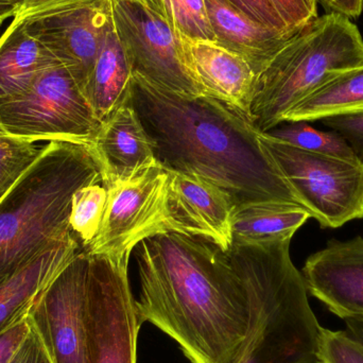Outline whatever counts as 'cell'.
<instances>
[{"instance_id":"obj_1","label":"cell","mask_w":363,"mask_h":363,"mask_svg":"<svg viewBox=\"0 0 363 363\" xmlns=\"http://www.w3.org/2000/svg\"><path fill=\"white\" fill-rule=\"evenodd\" d=\"M140 324L178 343L191 363H233L245 342L250 309L228 253L200 237L168 232L135 247Z\"/></svg>"},{"instance_id":"obj_2","label":"cell","mask_w":363,"mask_h":363,"mask_svg":"<svg viewBox=\"0 0 363 363\" xmlns=\"http://www.w3.org/2000/svg\"><path fill=\"white\" fill-rule=\"evenodd\" d=\"M129 102L168 172L200 177L237 207L286 204L305 208L260 140L253 121L222 102L179 95L133 74Z\"/></svg>"},{"instance_id":"obj_3","label":"cell","mask_w":363,"mask_h":363,"mask_svg":"<svg viewBox=\"0 0 363 363\" xmlns=\"http://www.w3.org/2000/svg\"><path fill=\"white\" fill-rule=\"evenodd\" d=\"M99 183L101 172L91 147L63 142L44 147L0 198V285L40 254L76 238L69 221L72 196Z\"/></svg>"},{"instance_id":"obj_4","label":"cell","mask_w":363,"mask_h":363,"mask_svg":"<svg viewBox=\"0 0 363 363\" xmlns=\"http://www.w3.org/2000/svg\"><path fill=\"white\" fill-rule=\"evenodd\" d=\"M291 239L233 245L226 252L250 309L249 330L233 363H315L322 326L292 262Z\"/></svg>"},{"instance_id":"obj_5","label":"cell","mask_w":363,"mask_h":363,"mask_svg":"<svg viewBox=\"0 0 363 363\" xmlns=\"http://www.w3.org/2000/svg\"><path fill=\"white\" fill-rule=\"evenodd\" d=\"M363 66L357 26L338 12L318 16L296 30L256 76L251 115L262 133L339 72Z\"/></svg>"},{"instance_id":"obj_6","label":"cell","mask_w":363,"mask_h":363,"mask_svg":"<svg viewBox=\"0 0 363 363\" xmlns=\"http://www.w3.org/2000/svg\"><path fill=\"white\" fill-rule=\"evenodd\" d=\"M101 121L72 72L49 67L25 91L0 100V127L27 142H63L93 148Z\"/></svg>"},{"instance_id":"obj_7","label":"cell","mask_w":363,"mask_h":363,"mask_svg":"<svg viewBox=\"0 0 363 363\" xmlns=\"http://www.w3.org/2000/svg\"><path fill=\"white\" fill-rule=\"evenodd\" d=\"M306 211L324 228L363 218V161L309 152L260 133Z\"/></svg>"},{"instance_id":"obj_8","label":"cell","mask_w":363,"mask_h":363,"mask_svg":"<svg viewBox=\"0 0 363 363\" xmlns=\"http://www.w3.org/2000/svg\"><path fill=\"white\" fill-rule=\"evenodd\" d=\"M101 225L84 250L115 262H129L145 239L168 233L166 199L168 172L157 162L127 180L112 184Z\"/></svg>"},{"instance_id":"obj_9","label":"cell","mask_w":363,"mask_h":363,"mask_svg":"<svg viewBox=\"0 0 363 363\" xmlns=\"http://www.w3.org/2000/svg\"><path fill=\"white\" fill-rule=\"evenodd\" d=\"M113 25L133 74L179 95H202L180 33L143 0H110Z\"/></svg>"},{"instance_id":"obj_10","label":"cell","mask_w":363,"mask_h":363,"mask_svg":"<svg viewBox=\"0 0 363 363\" xmlns=\"http://www.w3.org/2000/svg\"><path fill=\"white\" fill-rule=\"evenodd\" d=\"M87 294L91 363H138L140 324L130 286L129 262L91 255Z\"/></svg>"},{"instance_id":"obj_11","label":"cell","mask_w":363,"mask_h":363,"mask_svg":"<svg viewBox=\"0 0 363 363\" xmlns=\"http://www.w3.org/2000/svg\"><path fill=\"white\" fill-rule=\"evenodd\" d=\"M89 264V254L79 251L28 313V321L52 363H91L87 342Z\"/></svg>"},{"instance_id":"obj_12","label":"cell","mask_w":363,"mask_h":363,"mask_svg":"<svg viewBox=\"0 0 363 363\" xmlns=\"http://www.w3.org/2000/svg\"><path fill=\"white\" fill-rule=\"evenodd\" d=\"M26 31L72 72L84 91L106 28L110 0L45 9L21 15Z\"/></svg>"},{"instance_id":"obj_13","label":"cell","mask_w":363,"mask_h":363,"mask_svg":"<svg viewBox=\"0 0 363 363\" xmlns=\"http://www.w3.org/2000/svg\"><path fill=\"white\" fill-rule=\"evenodd\" d=\"M166 230L206 239L230 251L233 245L234 200L200 177L168 172Z\"/></svg>"},{"instance_id":"obj_14","label":"cell","mask_w":363,"mask_h":363,"mask_svg":"<svg viewBox=\"0 0 363 363\" xmlns=\"http://www.w3.org/2000/svg\"><path fill=\"white\" fill-rule=\"evenodd\" d=\"M307 292L345 322L363 324V238L328 241L307 258Z\"/></svg>"},{"instance_id":"obj_15","label":"cell","mask_w":363,"mask_h":363,"mask_svg":"<svg viewBox=\"0 0 363 363\" xmlns=\"http://www.w3.org/2000/svg\"><path fill=\"white\" fill-rule=\"evenodd\" d=\"M182 36L188 67L202 95L208 96L252 119L256 72L238 53L217 42Z\"/></svg>"},{"instance_id":"obj_16","label":"cell","mask_w":363,"mask_h":363,"mask_svg":"<svg viewBox=\"0 0 363 363\" xmlns=\"http://www.w3.org/2000/svg\"><path fill=\"white\" fill-rule=\"evenodd\" d=\"M93 150L106 188L157 162L148 134L129 99L102 121Z\"/></svg>"},{"instance_id":"obj_17","label":"cell","mask_w":363,"mask_h":363,"mask_svg":"<svg viewBox=\"0 0 363 363\" xmlns=\"http://www.w3.org/2000/svg\"><path fill=\"white\" fill-rule=\"evenodd\" d=\"M216 42L242 55L256 74L270 61L292 33L268 27L245 14L228 0H204Z\"/></svg>"},{"instance_id":"obj_18","label":"cell","mask_w":363,"mask_h":363,"mask_svg":"<svg viewBox=\"0 0 363 363\" xmlns=\"http://www.w3.org/2000/svg\"><path fill=\"white\" fill-rule=\"evenodd\" d=\"M80 250L76 238L59 243L0 285V335L27 317L36 298Z\"/></svg>"},{"instance_id":"obj_19","label":"cell","mask_w":363,"mask_h":363,"mask_svg":"<svg viewBox=\"0 0 363 363\" xmlns=\"http://www.w3.org/2000/svg\"><path fill=\"white\" fill-rule=\"evenodd\" d=\"M132 78L131 65L112 19L84 86L85 96L101 123L129 99Z\"/></svg>"},{"instance_id":"obj_20","label":"cell","mask_w":363,"mask_h":363,"mask_svg":"<svg viewBox=\"0 0 363 363\" xmlns=\"http://www.w3.org/2000/svg\"><path fill=\"white\" fill-rule=\"evenodd\" d=\"M57 64L61 63L14 17L0 38V100L25 91L40 72Z\"/></svg>"},{"instance_id":"obj_21","label":"cell","mask_w":363,"mask_h":363,"mask_svg":"<svg viewBox=\"0 0 363 363\" xmlns=\"http://www.w3.org/2000/svg\"><path fill=\"white\" fill-rule=\"evenodd\" d=\"M363 113V66L339 72L296 104L284 123L322 121Z\"/></svg>"},{"instance_id":"obj_22","label":"cell","mask_w":363,"mask_h":363,"mask_svg":"<svg viewBox=\"0 0 363 363\" xmlns=\"http://www.w3.org/2000/svg\"><path fill=\"white\" fill-rule=\"evenodd\" d=\"M311 218L302 207L253 204L237 207L233 218V245H258L294 237Z\"/></svg>"},{"instance_id":"obj_23","label":"cell","mask_w":363,"mask_h":363,"mask_svg":"<svg viewBox=\"0 0 363 363\" xmlns=\"http://www.w3.org/2000/svg\"><path fill=\"white\" fill-rule=\"evenodd\" d=\"M271 138L309 152L333 155L343 159H359L349 143L337 132H323L306 121H294L266 132Z\"/></svg>"},{"instance_id":"obj_24","label":"cell","mask_w":363,"mask_h":363,"mask_svg":"<svg viewBox=\"0 0 363 363\" xmlns=\"http://www.w3.org/2000/svg\"><path fill=\"white\" fill-rule=\"evenodd\" d=\"M181 35L216 42L204 0H143Z\"/></svg>"},{"instance_id":"obj_25","label":"cell","mask_w":363,"mask_h":363,"mask_svg":"<svg viewBox=\"0 0 363 363\" xmlns=\"http://www.w3.org/2000/svg\"><path fill=\"white\" fill-rule=\"evenodd\" d=\"M106 200L108 189L101 183L84 186L72 196L70 228L81 250L86 249L97 235Z\"/></svg>"},{"instance_id":"obj_26","label":"cell","mask_w":363,"mask_h":363,"mask_svg":"<svg viewBox=\"0 0 363 363\" xmlns=\"http://www.w3.org/2000/svg\"><path fill=\"white\" fill-rule=\"evenodd\" d=\"M44 150L33 143L21 140L0 127V198Z\"/></svg>"},{"instance_id":"obj_27","label":"cell","mask_w":363,"mask_h":363,"mask_svg":"<svg viewBox=\"0 0 363 363\" xmlns=\"http://www.w3.org/2000/svg\"><path fill=\"white\" fill-rule=\"evenodd\" d=\"M315 363H363V340L349 330L321 328Z\"/></svg>"},{"instance_id":"obj_28","label":"cell","mask_w":363,"mask_h":363,"mask_svg":"<svg viewBox=\"0 0 363 363\" xmlns=\"http://www.w3.org/2000/svg\"><path fill=\"white\" fill-rule=\"evenodd\" d=\"M287 27L296 31L317 18V0H270Z\"/></svg>"},{"instance_id":"obj_29","label":"cell","mask_w":363,"mask_h":363,"mask_svg":"<svg viewBox=\"0 0 363 363\" xmlns=\"http://www.w3.org/2000/svg\"><path fill=\"white\" fill-rule=\"evenodd\" d=\"M326 127L340 134L363 161V113L322 119Z\"/></svg>"},{"instance_id":"obj_30","label":"cell","mask_w":363,"mask_h":363,"mask_svg":"<svg viewBox=\"0 0 363 363\" xmlns=\"http://www.w3.org/2000/svg\"><path fill=\"white\" fill-rule=\"evenodd\" d=\"M252 18L284 33H292L270 0H228Z\"/></svg>"},{"instance_id":"obj_31","label":"cell","mask_w":363,"mask_h":363,"mask_svg":"<svg viewBox=\"0 0 363 363\" xmlns=\"http://www.w3.org/2000/svg\"><path fill=\"white\" fill-rule=\"evenodd\" d=\"M6 363H52L31 324L27 336Z\"/></svg>"},{"instance_id":"obj_32","label":"cell","mask_w":363,"mask_h":363,"mask_svg":"<svg viewBox=\"0 0 363 363\" xmlns=\"http://www.w3.org/2000/svg\"><path fill=\"white\" fill-rule=\"evenodd\" d=\"M30 330L28 318L21 320L14 326L0 335V363H6L11 356L18 349Z\"/></svg>"},{"instance_id":"obj_33","label":"cell","mask_w":363,"mask_h":363,"mask_svg":"<svg viewBox=\"0 0 363 363\" xmlns=\"http://www.w3.org/2000/svg\"><path fill=\"white\" fill-rule=\"evenodd\" d=\"M93 1H97V0H23V4L15 16L30 14V13L38 12V11L45 10V9L74 6V4H89V2Z\"/></svg>"},{"instance_id":"obj_34","label":"cell","mask_w":363,"mask_h":363,"mask_svg":"<svg viewBox=\"0 0 363 363\" xmlns=\"http://www.w3.org/2000/svg\"><path fill=\"white\" fill-rule=\"evenodd\" d=\"M363 10V0H333L332 12H338L349 18H358Z\"/></svg>"},{"instance_id":"obj_35","label":"cell","mask_w":363,"mask_h":363,"mask_svg":"<svg viewBox=\"0 0 363 363\" xmlns=\"http://www.w3.org/2000/svg\"><path fill=\"white\" fill-rule=\"evenodd\" d=\"M23 0H0V25L11 17H14L23 4Z\"/></svg>"},{"instance_id":"obj_36","label":"cell","mask_w":363,"mask_h":363,"mask_svg":"<svg viewBox=\"0 0 363 363\" xmlns=\"http://www.w3.org/2000/svg\"><path fill=\"white\" fill-rule=\"evenodd\" d=\"M347 330L353 333L356 336L359 337L363 340V324L356 323V322H347Z\"/></svg>"},{"instance_id":"obj_37","label":"cell","mask_w":363,"mask_h":363,"mask_svg":"<svg viewBox=\"0 0 363 363\" xmlns=\"http://www.w3.org/2000/svg\"><path fill=\"white\" fill-rule=\"evenodd\" d=\"M318 4H322L324 6H325L326 10L328 11V12H332V8H333V0H317Z\"/></svg>"}]
</instances>
